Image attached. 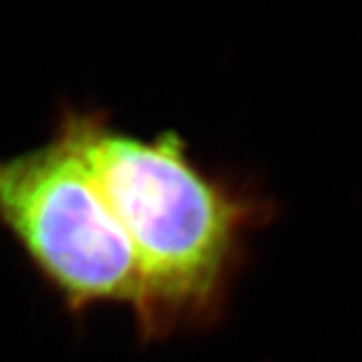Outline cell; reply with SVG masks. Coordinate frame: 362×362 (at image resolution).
I'll list each match as a JSON object with an SVG mask.
<instances>
[{
  "label": "cell",
  "instance_id": "6da1fadb",
  "mask_svg": "<svg viewBox=\"0 0 362 362\" xmlns=\"http://www.w3.org/2000/svg\"><path fill=\"white\" fill-rule=\"evenodd\" d=\"M61 119L133 250L139 334L159 338L214 318L247 235L274 214L270 199L206 173L171 131L143 139L97 111L69 109Z\"/></svg>",
  "mask_w": 362,
  "mask_h": 362
},
{
  "label": "cell",
  "instance_id": "7a4b0ae2",
  "mask_svg": "<svg viewBox=\"0 0 362 362\" xmlns=\"http://www.w3.org/2000/svg\"><path fill=\"white\" fill-rule=\"evenodd\" d=\"M0 226L71 310L105 302L139 308L131 244L63 119L40 147L0 157Z\"/></svg>",
  "mask_w": 362,
  "mask_h": 362
}]
</instances>
